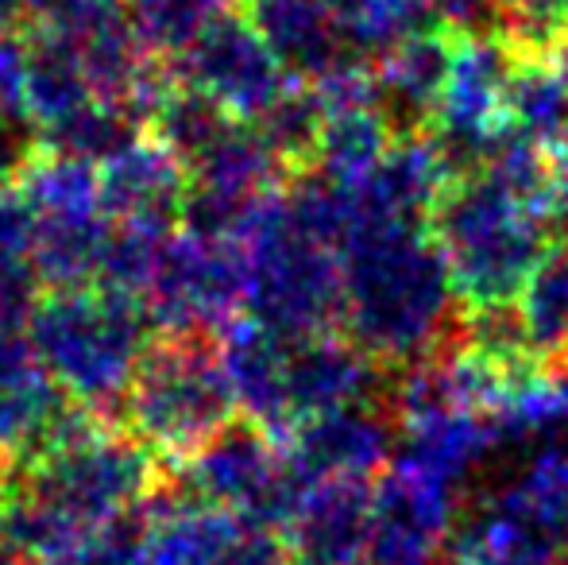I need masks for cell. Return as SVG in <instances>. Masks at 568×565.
<instances>
[{
	"instance_id": "cell-37",
	"label": "cell",
	"mask_w": 568,
	"mask_h": 565,
	"mask_svg": "<svg viewBox=\"0 0 568 565\" xmlns=\"http://www.w3.org/2000/svg\"><path fill=\"white\" fill-rule=\"evenodd\" d=\"M23 85H28V39L4 31L0 36V113H23Z\"/></svg>"
},
{
	"instance_id": "cell-31",
	"label": "cell",
	"mask_w": 568,
	"mask_h": 565,
	"mask_svg": "<svg viewBox=\"0 0 568 565\" xmlns=\"http://www.w3.org/2000/svg\"><path fill=\"white\" fill-rule=\"evenodd\" d=\"M171 233L174 229H163V225H120L116 221L105 264H101V275H98V286L143 299V291H148V283H151V272H155L159 256H163V244Z\"/></svg>"
},
{
	"instance_id": "cell-20",
	"label": "cell",
	"mask_w": 568,
	"mask_h": 565,
	"mask_svg": "<svg viewBox=\"0 0 568 565\" xmlns=\"http://www.w3.org/2000/svg\"><path fill=\"white\" fill-rule=\"evenodd\" d=\"M453 28H426L395 43L372 62L375 98L390 124L403 132H429L453 62Z\"/></svg>"
},
{
	"instance_id": "cell-4",
	"label": "cell",
	"mask_w": 568,
	"mask_h": 565,
	"mask_svg": "<svg viewBox=\"0 0 568 565\" xmlns=\"http://www.w3.org/2000/svg\"><path fill=\"white\" fill-rule=\"evenodd\" d=\"M148 306L109 286H51L31 310V353L62 395L82 411L124 407L151 353Z\"/></svg>"
},
{
	"instance_id": "cell-16",
	"label": "cell",
	"mask_w": 568,
	"mask_h": 565,
	"mask_svg": "<svg viewBox=\"0 0 568 565\" xmlns=\"http://www.w3.org/2000/svg\"><path fill=\"white\" fill-rule=\"evenodd\" d=\"M372 481L337 476L306 484L291 515V565H364L372 531Z\"/></svg>"
},
{
	"instance_id": "cell-12",
	"label": "cell",
	"mask_w": 568,
	"mask_h": 565,
	"mask_svg": "<svg viewBox=\"0 0 568 565\" xmlns=\"http://www.w3.org/2000/svg\"><path fill=\"white\" fill-rule=\"evenodd\" d=\"M395 442L398 437L390 411H383L379 403H356V407L302 418L298 426H291L283 450L291 473L302 484L337 481V476L372 481L390 465Z\"/></svg>"
},
{
	"instance_id": "cell-30",
	"label": "cell",
	"mask_w": 568,
	"mask_h": 565,
	"mask_svg": "<svg viewBox=\"0 0 568 565\" xmlns=\"http://www.w3.org/2000/svg\"><path fill=\"white\" fill-rule=\"evenodd\" d=\"M322 121H325V109L322 98L314 93V85L294 82L255 124H260V132L267 137V143L278 151V159L286 167H302V163H314Z\"/></svg>"
},
{
	"instance_id": "cell-7",
	"label": "cell",
	"mask_w": 568,
	"mask_h": 565,
	"mask_svg": "<svg viewBox=\"0 0 568 565\" xmlns=\"http://www.w3.org/2000/svg\"><path fill=\"white\" fill-rule=\"evenodd\" d=\"M186 492L247 527L275 531L291 523L306 484L291 473L286 450L255 423H232L186 457Z\"/></svg>"
},
{
	"instance_id": "cell-35",
	"label": "cell",
	"mask_w": 568,
	"mask_h": 565,
	"mask_svg": "<svg viewBox=\"0 0 568 565\" xmlns=\"http://www.w3.org/2000/svg\"><path fill=\"white\" fill-rule=\"evenodd\" d=\"M39 272L36 264H4L0 268V325L23 330L39 302Z\"/></svg>"
},
{
	"instance_id": "cell-11",
	"label": "cell",
	"mask_w": 568,
	"mask_h": 565,
	"mask_svg": "<svg viewBox=\"0 0 568 565\" xmlns=\"http://www.w3.org/2000/svg\"><path fill=\"white\" fill-rule=\"evenodd\" d=\"M460 484L390 457L372 492L364 565H445L456 531Z\"/></svg>"
},
{
	"instance_id": "cell-18",
	"label": "cell",
	"mask_w": 568,
	"mask_h": 565,
	"mask_svg": "<svg viewBox=\"0 0 568 565\" xmlns=\"http://www.w3.org/2000/svg\"><path fill=\"white\" fill-rule=\"evenodd\" d=\"M453 163L434 132H403L383 163L352 190L359 221H422L429 225L437 198L453 182Z\"/></svg>"
},
{
	"instance_id": "cell-28",
	"label": "cell",
	"mask_w": 568,
	"mask_h": 565,
	"mask_svg": "<svg viewBox=\"0 0 568 565\" xmlns=\"http://www.w3.org/2000/svg\"><path fill=\"white\" fill-rule=\"evenodd\" d=\"M325 4L341 23L344 43L356 59H367V54L379 59L414 31H426L429 16L437 12L434 0H325Z\"/></svg>"
},
{
	"instance_id": "cell-10",
	"label": "cell",
	"mask_w": 568,
	"mask_h": 565,
	"mask_svg": "<svg viewBox=\"0 0 568 565\" xmlns=\"http://www.w3.org/2000/svg\"><path fill=\"white\" fill-rule=\"evenodd\" d=\"M179 82L210 98L232 121L255 124L291 90L294 78L247 16L225 12L179 54Z\"/></svg>"
},
{
	"instance_id": "cell-23",
	"label": "cell",
	"mask_w": 568,
	"mask_h": 565,
	"mask_svg": "<svg viewBox=\"0 0 568 565\" xmlns=\"http://www.w3.org/2000/svg\"><path fill=\"white\" fill-rule=\"evenodd\" d=\"M325 109V105H322ZM398 129L379 109V101H356V105H333L325 109L322 137L314 148V171L322 179L337 182L344 190H356L383 155L390 151Z\"/></svg>"
},
{
	"instance_id": "cell-40",
	"label": "cell",
	"mask_w": 568,
	"mask_h": 565,
	"mask_svg": "<svg viewBox=\"0 0 568 565\" xmlns=\"http://www.w3.org/2000/svg\"><path fill=\"white\" fill-rule=\"evenodd\" d=\"M20 16H23V0H0V36L12 31Z\"/></svg>"
},
{
	"instance_id": "cell-1",
	"label": "cell",
	"mask_w": 568,
	"mask_h": 565,
	"mask_svg": "<svg viewBox=\"0 0 568 565\" xmlns=\"http://www.w3.org/2000/svg\"><path fill=\"white\" fill-rule=\"evenodd\" d=\"M549 155L503 137L479 167L453 174L429 213V233L449 268L460 314L510 306L554 241Z\"/></svg>"
},
{
	"instance_id": "cell-19",
	"label": "cell",
	"mask_w": 568,
	"mask_h": 565,
	"mask_svg": "<svg viewBox=\"0 0 568 565\" xmlns=\"http://www.w3.org/2000/svg\"><path fill=\"white\" fill-rule=\"evenodd\" d=\"M98 171L105 210L120 225L174 229L182 221V205L190 194L186 167L155 137H135Z\"/></svg>"
},
{
	"instance_id": "cell-29",
	"label": "cell",
	"mask_w": 568,
	"mask_h": 565,
	"mask_svg": "<svg viewBox=\"0 0 568 565\" xmlns=\"http://www.w3.org/2000/svg\"><path fill=\"white\" fill-rule=\"evenodd\" d=\"M128 23L151 59H179L232 0H124Z\"/></svg>"
},
{
	"instance_id": "cell-27",
	"label": "cell",
	"mask_w": 568,
	"mask_h": 565,
	"mask_svg": "<svg viewBox=\"0 0 568 565\" xmlns=\"http://www.w3.org/2000/svg\"><path fill=\"white\" fill-rule=\"evenodd\" d=\"M507 137L554 148L568 137V78L554 54H523L507 90Z\"/></svg>"
},
{
	"instance_id": "cell-2",
	"label": "cell",
	"mask_w": 568,
	"mask_h": 565,
	"mask_svg": "<svg viewBox=\"0 0 568 565\" xmlns=\"http://www.w3.org/2000/svg\"><path fill=\"white\" fill-rule=\"evenodd\" d=\"M155 484L151 450L70 407L54 437L23 461V481L0 492V538L16 554L62 558L124 519Z\"/></svg>"
},
{
	"instance_id": "cell-32",
	"label": "cell",
	"mask_w": 568,
	"mask_h": 565,
	"mask_svg": "<svg viewBox=\"0 0 568 565\" xmlns=\"http://www.w3.org/2000/svg\"><path fill=\"white\" fill-rule=\"evenodd\" d=\"M23 16L36 23L39 36H59L70 43L98 36L109 23L128 16L124 0H23Z\"/></svg>"
},
{
	"instance_id": "cell-34",
	"label": "cell",
	"mask_w": 568,
	"mask_h": 565,
	"mask_svg": "<svg viewBox=\"0 0 568 565\" xmlns=\"http://www.w3.org/2000/svg\"><path fill=\"white\" fill-rule=\"evenodd\" d=\"M43 148L39 143L36 124L23 113H0V186L23 179L28 167L36 163V151Z\"/></svg>"
},
{
	"instance_id": "cell-38",
	"label": "cell",
	"mask_w": 568,
	"mask_h": 565,
	"mask_svg": "<svg viewBox=\"0 0 568 565\" xmlns=\"http://www.w3.org/2000/svg\"><path fill=\"white\" fill-rule=\"evenodd\" d=\"M434 8L445 28L476 31V23L484 20V16H499L503 0H434Z\"/></svg>"
},
{
	"instance_id": "cell-33",
	"label": "cell",
	"mask_w": 568,
	"mask_h": 565,
	"mask_svg": "<svg viewBox=\"0 0 568 565\" xmlns=\"http://www.w3.org/2000/svg\"><path fill=\"white\" fill-rule=\"evenodd\" d=\"M39 233V213L31 205L28 190L8 182L0 186V268L4 264H31Z\"/></svg>"
},
{
	"instance_id": "cell-42",
	"label": "cell",
	"mask_w": 568,
	"mask_h": 565,
	"mask_svg": "<svg viewBox=\"0 0 568 565\" xmlns=\"http://www.w3.org/2000/svg\"><path fill=\"white\" fill-rule=\"evenodd\" d=\"M565 565H568V538H565Z\"/></svg>"
},
{
	"instance_id": "cell-14",
	"label": "cell",
	"mask_w": 568,
	"mask_h": 565,
	"mask_svg": "<svg viewBox=\"0 0 568 565\" xmlns=\"http://www.w3.org/2000/svg\"><path fill=\"white\" fill-rule=\"evenodd\" d=\"M286 380H291L294 426L302 418L325 415V411L379 403L383 395H390L387 369L337 330L291 341V372H286Z\"/></svg>"
},
{
	"instance_id": "cell-21",
	"label": "cell",
	"mask_w": 568,
	"mask_h": 565,
	"mask_svg": "<svg viewBox=\"0 0 568 565\" xmlns=\"http://www.w3.org/2000/svg\"><path fill=\"white\" fill-rule=\"evenodd\" d=\"M244 16L294 82H317L356 59L325 0H247Z\"/></svg>"
},
{
	"instance_id": "cell-15",
	"label": "cell",
	"mask_w": 568,
	"mask_h": 565,
	"mask_svg": "<svg viewBox=\"0 0 568 565\" xmlns=\"http://www.w3.org/2000/svg\"><path fill=\"white\" fill-rule=\"evenodd\" d=\"M74 403L54 387L31 341L16 325H0V461H31Z\"/></svg>"
},
{
	"instance_id": "cell-13",
	"label": "cell",
	"mask_w": 568,
	"mask_h": 565,
	"mask_svg": "<svg viewBox=\"0 0 568 565\" xmlns=\"http://www.w3.org/2000/svg\"><path fill=\"white\" fill-rule=\"evenodd\" d=\"M445 565H565V538L507 481L464 515Z\"/></svg>"
},
{
	"instance_id": "cell-8",
	"label": "cell",
	"mask_w": 568,
	"mask_h": 565,
	"mask_svg": "<svg viewBox=\"0 0 568 565\" xmlns=\"http://www.w3.org/2000/svg\"><path fill=\"white\" fill-rule=\"evenodd\" d=\"M518 59L523 51L503 31H456L449 78L429 124L456 174L479 167L507 137V90Z\"/></svg>"
},
{
	"instance_id": "cell-41",
	"label": "cell",
	"mask_w": 568,
	"mask_h": 565,
	"mask_svg": "<svg viewBox=\"0 0 568 565\" xmlns=\"http://www.w3.org/2000/svg\"><path fill=\"white\" fill-rule=\"evenodd\" d=\"M546 54H554V62H557V67L565 70V78H568V36H565V39H557V43L549 47Z\"/></svg>"
},
{
	"instance_id": "cell-5",
	"label": "cell",
	"mask_w": 568,
	"mask_h": 565,
	"mask_svg": "<svg viewBox=\"0 0 568 565\" xmlns=\"http://www.w3.org/2000/svg\"><path fill=\"white\" fill-rule=\"evenodd\" d=\"M236 249L244 264V317L286 341L341 325V252L286 213L283 190L263 198Z\"/></svg>"
},
{
	"instance_id": "cell-22",
	"label": "cell",
	"mask_w": 568,
	"mask_h": 565,
	"mask_svg": "<svg viewBox=\"0 0 568 565\" xmlns=\"http://www.w3.org/2000/svg\"><path fill=\"white\" fill-rule=\"evenodd\" d=\"M291 167L278 159L260 124L229 121L217 140L186 163V179L194 194L225 198V202H260L275 194L278 179Z\"/></svg>"
},
{
	"instance_id": "cell-25",
	"label": "cell",
	"mask_w": 568,
	"mask_h": 565,
	"mask_svg": "<svg viewBox=\"0 0 568 565\" xmlns=\"http://www.w3.org/2000/svg\"><path fill=\"white\" fill-rule=\"evenodd\" d=\"M113 229L116 221L109 218V210L47 213V218H39L36 252H31L39 280L47 286L98 283L109 241H113Z\"/></svg>"
},
{
	"instance_id": "cell-36",
	"label": "cell",
	"mask_w": 568,
	"mask_h": 565,
	"mask_svg": "<svg viewBox=\"0 0 568 565\" xmlns=\"http://www.w3.org/2000/svg\"><path fill=\"white\" fill-rule=\"evenodd\" d=\"M213 565H291V551L275 538V531L244 527L229 538Z\"/></svg>"
},
{
	"instance_id": "cell-9",
	"label": "cell",
	"mask_w": 568,
	"mask_h": 565,
	"mask_svg": "<svg viewBox=\"0 0 568 565\" xmlns=\"http://www.w3.org/2000/svg\"><path fill=\"white\" fill-rule=\"evenodd\" d=\"M140 302L166 337L221 333L236 322V310H244L240 249L225 241H205L186 229L171 233Z\"/></svg>"
},
{
	"instance_id": "cell-24",
	"label": "cell",
	"mask_w": 568,
	"mask_h": 565,
	"mask_svg": "<svg viewBox=\"0 0 568 565\" xmlns=\"http://www.w3.org/2000/svg\"><path fill=\"white\" fill-rule=\"evenodd\" d=\"M98 101L90 82V70L82 62L78 43L59 36L28 39V85H23V117L36 124L39 140L62 121Z\"/></svg>"
},
{
	"instance_id": "cell-3",
	"label": "cell",
	"mask_w": 568,
	"mask_h": 565,
	"mask_svg": "<svg viewBox=\"0 0 568 565\" xmlns=\"http://www.w3.org/2000/svg\"><path fill=\"white\" fill-rule=\"evenodd\" d=\"M341 330L383 369H410L460 333L449 268L422 221H359L341 249Z\"/></svg>"
},
{
	"instance_id": "cell-39",
	"label": "cell",
	"mask_w": 568,
	"mask_h": 565,
	"mask_svg": "<svg viewBox=\"0 0 568 565\" xmlns=\"http://www.w3.org/2000/svg\"><path fill=\"white\" fill-rule=\"evenodd\" d=\"M549 155V198H554L557 221H568V137L557 140Z\"/></svg>"
},
{
	"instance_id": "cell-6",
	"label": "cell",
	"mask_w": 568,
	"mask_h": 565,
	"mask_svg": "<svg viewBox=\"0 0 568 565\" xmlns=\"http://www.w3.org/2000/svg\"><path fill=\"white\" fill-rule=\"evenodd\" d=\"M236 400L229 392L217 349L205 337H171L151 345L124 400L132 437L151 453L190 457L197 445L232 426Z\"/></svg>"
},
{
	"instance_id": "cell-26",
	"label": "cell",
	"mask_w": 568,
	"mask_h": 565,
	"mask_svg": "<svg viewBox=\"0 0 568 565\" xmlns=\"http://www.w3.org/2000/svg\"><path fill=\"white\" fill-rule=\"evenodd\" d=\"M526 353L549 372H568V241L554 244L515 299Z\"/></svg>"
},
{
	"instance_id": "cell-17",
	"label": "cell",
	"mask_w": 568,
	"mask_h": 565,
	"mask_svg": "<svg viewBox=\"0 0 568 565\" xmlns=\"http://www.w3.org/2000/svg\"><path fill=\"white\" fill-rule=\"evenodd\" d=\"M217 361L225 369L229 392L236 411H244L247 423L286 434L294 426L291 415V341L263 330L252 317H236L221 330Z\"/></svg>"
}]
</instances>
